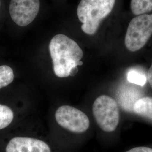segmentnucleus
Segmentation results:
<instances>
[{"label":"nucleus","instance_id":"f257e3e1","mask_svg":"<svg viewBox=\"0 0 152 152\" xmlns=\"http://www.w3.org/2000/svg\"><path fill=\"white\" fill-rule=\"evenodd\" d=\"M49 50L53 63L55 75L64 78L71 72L82 65L83 53L76 41L63 34L55 35L49 44Z\"/></svg>","mask_w":152,"mask_h":152},{"label":"nucleus","instance_id":"f03ea898","mask_svg":"<svg viewBox=\"0 0 152 152\" xmlns=\"http://www.w3.org/2000/svg\"><path fill=\"white\" fill-rule=\"evenodd\" d=\"M115 0H81L77 14L82 23V31L87 34H94L101 22L112 11Z\"/></svg>","mask_w":152,"mask_h":152},{"label":"nucleus","instance_id":"7ed1b4c3","mask_svg":"<svg viewBox=\"0 0 152 152\" xmlns=\"http://www.w3.org/2000/svg\"><path fill=\"white\" fill-rule=\"evenodd\" d=\"M152 35V14H143L134 18L127 29L126 48L131 52L142 49Z\"/></svg>","mask_w":152,"mask_h":152},{"label":"nucleus","instance_id":"20e7f679","mask_svg":"<svg viewBox=\"0 0 152 152\" xmlns=\"http://www.w3.org/2000/svg\"><path fill=\"white\" fill-rule=\"evenodd\" d=\"M92 112L100 129L105 132H113L120 122L119 108L115 100L107 95H100L94 102Z\"/></svg>","mask_w":152,"mask_h":152},{"label":"nucleus","instance_id":"39448f33","mask_svg":"<svg viewBox=\"0 0 152 152\" xmlns=\"http://www.w3.org/2000/svg\"><path fill=\"white\" fill-rule=\"evenodd\" d=\"M55 119L61 127L73 133L85 132L90 126V120L87 115L69 105H62L58 109Z\"/></svg>","mask_w":152,"mask_h":152},{"label":"nucleus","instance_id":"423d86ee","mask_svg":"<svg viewBox=\"0 0 152 152\" xmlns=\"http://www.w3.org/2000/svg\"><path fill=\"white\" fill-rule=\"evenodd\" d=\"M39 0H11L9 12L12 20L19 26L31 24L38 15Z\"/></svg>","mask_w":152,"mask_h":152},{"label":"nucleus","instance_id":"0eeeda50","mask_svg":"<svg viewBox=\"0 0 152 152\" xmlns=\"http://www.w3.org/2000/svg\"><path fill=\"white\" fill-rule=\"evenodd\" d=\"M6 152H51L48 144L42 140L27 137L11 139L5 148Z\"/></svg>","mask_w":152,"mask_h":152},{"label":"nucleus","instance_id":"6e6552de","mask_svg":"<svg viewBox=\"0 0 152 152\" xmlns=\"http://www.w3.org/2000/svg\"><path fill=\"white\" fill-rule=\"evenodd\" d=\"M133 111L135 114L152 120V97H144L136 100Z\"/></svg>","mask_w":152,"mask_h":152},{"label":"nucleus","instance_id":"1a4fd4ad","mask_svg":"<svg viewBox=\"0 0 152 152\" xmlns=\"http://www.w3.org/2000/svg\"><path fill=\"white\" fill-rule=\"evenodd\" d=\"M131 9L135 15L145 14L152 11V0H131Z\"/></svg>","mask_w":152,"mask_h":152},{"label":"nucleus","instance_id":"9d476101","mask_svg":"<svg viewBox=\"0 0 152 152\" xmlns=\"http://www.w3.org/2000/svg\"><path fill=\"white\" fill-rule=\"evenodd\" d=\"M14 119V113L10 108L0 104V130L10 125Z\"/></svg>","mask_w":152,"mask_h":152},{"label":"nucleus","instance_id":"9b49d317","mask_svg":"<svg viewBox=\"0 0 152 152\" xmlns=\"http://www.w3.org/2000/svg\"><path fill=\"white\" fill-rule=\"evenodd\" d=\"M14 79L12 69L8 65L0 66V89L10 85Z\"/></svg>","mask_w":152,"mask_h":152},{"label":"nucleus","instance_id":"f8f14e48","mask_svg":"<svg viewBox=\"0 0 152 152\" xmlns=\"http://www.w3.org/2000/svg\"><path fill=\"white\" fill-rule=\"evenodd\" d=\"M127 80L131 83L142 86L145 85L147 78L145 75L136 71H131L127 75Z\"/></svg>","mask_w":152,"mask_h":152},{"label":"nucleus","instance_id":"ddd939ff","mask_svg":"<svg viewBox=\"0 0 152 152\" xmlns=\"http://www.w3.org/2000/svg\"><path fill=\"white\" fill-rule=\"evenodd\" d=\"M126 152H152V148L147 147H135Z\"/></svg>","mask_w":152,"mask_h":152},{"label":"nucleus","instance_id":"4468645a","mask_svg":"<svg viewBox=\"0 0 152 152\" xmlns=\"http://www.w3.org/2000/svg\"><path fill=\"white\" fill-rule=\"evenodd\" d=\"M148 81L152 88V63L149 71L148 72Z\"/></svg>","mask_w":152,"mask_h":152},{"label":"nucleus","instance_id":"2eb2a0df","mask_svg":"<svg viewBox=\"0 0 152 152\" xmlns=\"http://www.w3.org/2000/svg\"><path fill=\"white\" fill-rule=\"evenodd\" d=\"M0 6H1V0H0Z\"/></svg>","mask_w":152,"mask_h":152}]
</instances>
